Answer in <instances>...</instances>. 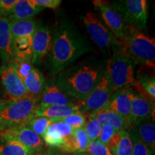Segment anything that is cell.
I'll return each mask as SVG.
<instances>
[{"mask_svg": "<svg viewBox=\"0 0 155 155\" xmlns=\"http://www.w3.org/2000/svg\"><path fill=\"white\" fill-rule=\"evenodd\" d=\"M113 94L105 71L100 82L96 88L83 101H78V105L81 114L87 117L88 115L108 106Z\"/></svg>", "mask_w": 155, "mask_h": 155, "instance_id": "cell-8", "label": "cell"}, {"mask_svg": "<svg viewBox=\"0 0 155 155\" xmlns=\"http://www.w3.org/2000/svg\"><path fill=\"white\" fill-rule=\"evenodd\" d=\"M133 143L127 131H120L119 137L116 144L110 150L113 155H131Z\"/></svg>", "mask_w": 155, "mask_h": 155, "instance_id": "cell-27", "label": "cell"}, {"mask_svg": "<svg viewBox=\"0 0 155 155\" xmlns=\"http://www.w3.org/2000/svg\"><path fill=\"white\" fill-rule=\"evenodd\" d=\"M72 155H89L85 152H81V153H75V154H73Z\"/></svg>", "mask_w": 155, "mask_h": 155, "instance_id": "cell-40", "label": "cell"}, {"mask_svg": "<svg viewBox=\"0 0 155 155\" xmlns=\"http://www.w3.org/2000/svg\"><path fill=\"white\" fill-rule=\"evenodd\" d=\"M68 124L73 129L83 128L86 122V117L82 114H75L60 120Z\"/></svg>", "mask_w": 155, "mask_h": 155, "instance_id": "cell-34", "label": "cell"}, {"mask_svg": "<svg viewBox=\"0 0 155 155\" xmlns=\"http://www.w3.org/2000/svg\"><path fill=\"white\" fill-rule=\"evenodd\" d=\"M102 125L97 120L91 116H87L86 122L83 127L85 133L90 141L97 140L101 130Z\"/></svg>", "mask_w": 155, "mask_h": 155, "instance_id": "cell-31", "label": "cell"}, {"mask_svg": "<svg viewBox=\"0 0 155 155\" xmlns=\"http://www.w3.org/2000/svg\"><path fill=\"white\" fill-rule=\"evenodd\" d=\"M0 133L5 137L18 141L35 154H39L43 151L44 142L42 139L25 125Z\"/></svg>", "mask_w": 155, "mask_h": 155, "instance_id": "cell-12", "label": "cell"}, {"mask_svg": "<svg viewBox=\"0 0 155 155\" xmlns=\"http://www.w3.org/2000/svg\"><path fill=\"white\" fill-rule=\"evenodd\" d=\"M0 79L9 100H17L29 96L24 83L11 63H3L0 67Z\"/></svg>", "mask_w": 155, "mask_h": 155, "instance_id": "cell-10", "label": "cell"}, {"mask_svg": "<svg viewBox=\"0 0 155 155\" xmlns=\"http://www.w3.org/2000/svg\"><path fill=\"white\" fill-rule=\"evenodd\" d=\"M17 2V0H0V17H7Z\"/></svg>", "mask_w": 155, "mask_h": 155, "instance_id": "cell-36", "label": "cell"}, {"mask_svg": "<svg viewBox=\"0 0 155 155\" xmlns=\"http://www.w3.org/2000/svg\"><path fill=\"white\" fill-rule=\"evenodd\" d=\"M127 131L130 135L133 143V150L131 155H154V153L152 152L139 138L134 127H129Z\"/></svg>", "mask_w": 155, "mask_h": 155, "instance_id": "cell-28", "label": "cell"}, {"mask_svg": "<svg viewBox=\"0 0 155 155\" xmlns=\"http://www.w3.org/2000/svg\"><path fill=\"white\" fill-rule=\"evenodd\" d=\"M9 101V100H5V99H2V98H0V111H1L2 108L5 107V106L8 104Z\"/></svg>", "mask_w": 155, "mask_h": 155, "instance_id": "cell-39", "label": "cell"}, {"mask_svg": "<svg viewBox=\"0 0 155 155\" xmlns=\"http://www.w3.org/2000/svg\"><path fill=\"white\" fill-rule=\"evenodd\" d=\"M32 36L21 37L14 40L15 58L32 62Z\"/></svg>", "mask_w": 155, "mask_h": 155, "instance_id": "cell-26", "label": "cell"}, {"mask_svg": "<svg viewBox=\"0 0 155 155\" xmlns=\"http://www.w3.org/2000/svg\"><path fill=\"white\" fill-rule=\"evenodd\" d=\"M75 114H81V111L78 105L75 104L72 105H56L38 108L35 113V116L48 118L55 121H60Z\"/></svg>", "mask_w": 155, "mask_h": 155, "instance_id": "cell-20", "label": "cell"}, {"mask_svg": "<svg viewBox=\"0 0 155 155\" xmlns=\"http://www.w3.org/2000/svg\"><path fill=\"white\" fill-rule=\"evenodd\" d=\"M91 50L88 39L72 21H60L52 34L51 49L48 56V74L57 75Z\"/></svg>", "mask_w": 155, "mask_h": 155, "instance_id": "cell-1", "label": "cell"}, {"mask_svg": "<svg viewBox=\"0 0 155 155\" xmlns=\"http://www.w3.org/2000/svg\"><path fill=\"white\" fill-rule=\"evenodd\" d=\"M33 2L42 8L53 9H57L62 3L61 0H33Z\"/></svg>", "mask_w": 155, "mask_h": 155, "instance_id": "cell-37", "label": "cell"}, {"mask_svg": "<svg viewBox=\"0 0 155 155\" xmlns=\"http://www.w3.org/2000/svg\"><path fill=\"white\" fill-rule=\"evenodd\" d=\"M73 129L61 121H55L49 126L42 136L44 143L49 148L61 150L67 138L72 134Z\"/></svg>", "mask_w": 155, "mask_h": 155, "instance_id": "cell-14", "label": "cell"}, {"mask_svg": "<svg viewBox=\"0 0 155 155\" xmlns=\"http://www.w3.org/2000/svg\"><path fill=\"white\" fill-rule=\"evenodd\" d=\"M33 0H17V2L8 17L9 20H19L32 18L43 10Z\"/></svg>", "mask_w": 155, "mask_h": 155, "instance_id": "cell-21", "label": "cell"}, {"mask_svg": "<svg viewBox=\"0 0 155 155\" xmlns=\"http://www.w3.org/2000/svg\"><path fill=\"white\" fill-rule=\"evenodd\" d=\"M89 143L90 140L83 128H78L73 129L72 134L68 137L60 150L68 154L85 152Z\"/></svg>", "mask_w": 155, "mask_h": 155, "instance_id": "cell-19", "label": "cell"}, {"mask_svg": "<svg viewBox=\"0 0 155 155\" xmlns=\"http://www.w3.org/2000/svg\"><path fill=\"white\" fill-rule=\"evenodd\" d=\"M124 48L135 64L154 68L155 40L142 32L129 27V32L123 41Z\"/></svg>", "mask_w": 155, "mask_h": 155, "instance_id": "cell-5", "label": "cell"}, {"mask_svg": "<svg viewBox=\"0 0 155 155\" xmlns=\"http://www.w3.org/2000/svg\"><path fill=\"white\" fill-rule=\"evenodd\" d=\"M75 104L70 98L68 95L64 93L56 84L55 81H50L45 84L39 108H42L50 106L72 105Z\"/></svg>", "mask_w": 155, "mask_h": 155, "instance_id": "cell-15", "label": "cell"}, {"mask_svg": "<svg viewBox=\"0 0 155 155\" xmlns=\"http://www.w3.org/2000/svg\"><path fill=\"white\" fill-rule=\"evenodd\" d=\"M93 3L96 9L100 12L111 33L119 41H123L129 32V27L111 3L103 0H96Z\"/></svg>", "mask_w": 155, "mask_h": 155, "instance_id": "cell-9", "label": "cell"}, {"mask_svg": "<svg viewBox=\"0 0 155 155\" xmlns=\"http://www.w3.org/2000/svg\"><path fill=\"white\" fill-rule=\"evenodd\" d=\"M9 63L12 64V65L16 71L17 74L22 81L35 68L30 61L19 60L17 58H14L13 61Z\"/></svg>", "mask_w": 155, "mask_h": 155, "instance_id": "cell-32", "label": "cell"}, {"mask_svg": "<svg viewBox=\"0 0 155 155\" xmlns=\"http://www.w3.org/2000/svg\"><path fill=\"white\" fill-rule=\"evenodd\" d=\"M85 153L89 155H113L106 146L102 144L98 139L90 141Z\"/></svg>", "mask_w": 155, "mask_h": 155, "instance_id": "cell-33", "label": "cell"}, {"mask_svg": "<svg viewBox=\"0 0 155 155\" xmlns=\"http://www.w3.org/2000/svg\"><path fill=\"white\" fill-rule=\"evenodd\" d=\"M83 22L90 38L103 53H112L114 48L121 42L93 12L86 13L83 17Z\"/></svg>", "mask_w": 155, "mask_h": 155, "instance_id": "cell-7", "label": "cell"}, {"mask_svg": "<svg viewBox=\"0 0 155 155\" xmlns=\"http://www.w3.org/2000/svg\"><path fill=\"white\" fill-rule=\"evenodd\" d=\"M22 144L0 133V155H35Z\"/></svg>", "mask_w": 155, "mask_h": 155, "instance_id": "cell-24", "label": "cell"}, {"mask_svg": "<svg viewBox=\"0 0 155 155\" xmlns=\"http://www.w3.org/2000/svg\"><path fill=\"white\" fill-rule=\"evenodd\" d=\"M53 121H54L52 119H48V118L35 116L30 121H28L25 126L42 138L48 128Z\"/></svg>", "mask_w": 155, "mask_h": 155, "instance_id": "cell-29", "label": "cell"}, {"mask_svg": "<svg viewBox=\"0 0 155 155\" xmlns=\"http://www.w3.org/2000/svg\"><path fill=\"white\" fill-rule=\"evenodd\" d=\"M137 84L139 85L145 93L148 95L149 98L154 101L155 99V80L154 76L149 75H139L137 76Z\"/></svg>", "mask_w": 155, "mask_h": 155, "instance_id": "cell-30", "label": "cell"}, {"mask_svg": "<svg viewBox=\"0 0 155 155\" xmlns=\"http://www.w3.org/2000/svg\"><path fill=\"white\" fill-rule=\"evenodd\" d=\"M116 131L114 129L109 125H104L102 126L100 134L98 136V140L101 141L102 144L106 146L108 144L111 139L115 134Z\"/></svg>", "mask_w": 155, "mask_h": 155, "instance_id": "cell-35", "label": "cell"}, {"mask_svg": "<svg viewBox=\"0 0 155 155\" xmlns=\"http://www.w3.org/2000/svg\"><path fill=\"white\" fill-rule=\"evenodd\" d=\"M88 116L95 118L102 126H111L116 131H127L129 128L127 121L124 119L107 106Z\"/></svg>", "mask_w": 155, "mask_h": 155, "instance_id": "cell-18", "label": "cell"}, {"mask_svg": "<svg viewBox=\"0 0 155 155\" xmlns=\"http://www.w3.org/2000/svg\"><path fill=\"white\" fill-rule=\"evenodd\" d=\"M150 119H154V102L140 94H135L129 117V127Z\"/></svg>", "mask_w": 155, "mask_h": 155, "instance_id": "cell-13", "label": "cell"}, {"mask_svg": "<svg viewBox=\"0 0 155 155\" xmlns=\"http://www.w3.org/2000/svg\"><path fill=\"white\" fill-rule=\"evenodd\" d=\"M132 127L137 129L139 138L152 152L155 153L154 119H150L138 122Z\"/></svg>", "mask_w": 155, "mask_h": 155, "instance_id": "cell-23", "label": "cell"}, {"mask_svg": "<svg viewBox=\"0 0 155 155\" xmlns=\"http://www.w3.org/2000/svg\"><path fill=\"white\" fill-rule=\"evenodd\" d=\"M40 99L28 96L10 101L0 111V132L26 125L35 117Z\"/></svg>", "mask_w": 155, "mask_h": 155, "instance_id": "cell-4", "label": "cell"}, {"mask_svg": "<svg viewBox=\"0 0 155 155\" xmlns=\"http://www.w3.org/2000/svg\"><path fill=\"white\" fill-rule=\"evenodd\" d=\"M135 94V92L131 88L121 89L113 93L107 106V107L111 108L124 119L127 121L128 124L131 103Z\"/></svg>", "mask_w": 155, "mask_h": 155, "instance_id": "cell-16", "label": "cell"}, {"mask_svg": "<svg viewBox=\"0 0 155 155\" xmlns=\"http://www.w3.org/2000/svg\"><path fill=\"white\" fill-rule=\"evenodd\" d=\"M22 81L29 96L40 99L45 84V79L43 74L39 70L34 68Z\"/></svg>", "mask_w": 155, "mask_h": 155, "instance_id": "cell-22", "label": "cell"}, {"mask_svg": "<svg viewBox=\"0 0 155 155\" xmlns=\"http://www.w3.org/2000/svg\"><path fill=\"white\" fill-rule=\"evenodd\" d=\"M11 32L13 39L21 37L32 36L35 32L38 24L33 17L19 20H10Z\"/></svg>", "mask_w": 155, "mask_h": 155, "instance_id": "cell-25", "label": "cell"}, {"mask_svg": "<svg viewBox=\"0 0 155 155\" xmlns=\"http://www.w3.org/2000/svg\"><path fill=\"white\" fill-rule=\"evenodd\" d=\"M39 155H69L68 154H65L58 149H53V148H48V150L45 151H42L41 153H40Z\"/></svg>", "mask_w": 155, "mask_h": 155, "instance_id": "cell-38", "label": "cell"}, {"mask_svg": "<svg viewBox=\"0 0 155 155\" xmlns=\"http://www.w3.org/2000/svg\"><path fill=\"white\" fill-rule=\"evenodd\" d=\"M39 154H40V153H39ZM39 154H36L35 155H39Z\"/></svg>", "mask_w": 155, "mask_h": 155, "instance_id": "cell-41", "label": "cell"}, {"mask_svg": "<svg viewBox=\"0 0 155 155\" xmlns=\"http://www.w3.org/2000/svg\"><path fill=\"white\" fill-rule=\"evenodd\" d=\"M135 65L121 42L114 48L111 58L106 61L105 67V73L112 92L134 86L136 81Z\"/></svg>", "mask_w": 155, "mask_h": 155, "instance_id": "cell-3", "label": "cell"}, {"mask_svg": "<svg viewBox=\"0 0 155 155\" xmlns=\"http://www.w3.org/2000/svg\"><path fill=\"white\" fill-rule=\"evenodd\" d=\"M106 63L96 58H88L79 62L58 73L56 84L69 96L78 101H83L100 82Z\"/></svg>", "mask_w": 155, "mask_h": 155, "instance_id": "cell-2", "label": "cell"}, {"mask_svg": "<svg viewBox=\"0 0 155 155\" xmlns=\"http://www.w3.org/2000/svg\"><path fill=\"white\" fill-rule=\"evenodd\" d=\"M0 58L3 63H11L15 58L10 20L5 17H0Z\"/></svg>", "mask_w": 155, "mask_h": 155, "instance_id": "cell-17", "label": "cell"}, {"mask_svg": "<svg viewBox=\"0 0 155 155\" xmlns=\"http://www.w3.org/2000/svg\"><path fill=\"white\" fill-rule=\"evenodd\" d=\"M52 45V33L48 27L38 26L32 35V65L41 63L49 55Z\"/></svg>", "mask_w": 155, "mask_h": 155, "instance_id": "cell-11", "label": "cell"}, {"mask_svg": "<svg viewBox=\"0 0 155 155\" xmlns=\"http://www.w3.org/2000/svg\"><path fill=\"white\" fill-rule=\"evenodd\" d=\"M111 3L128 27L134 28L141 32L146 30L148 20L146 0H121Z\"/></svg>", "mask_w": 155, "mask_h": 155, "instance_id": "cell-6", "label": "cell"}]
</instances>
